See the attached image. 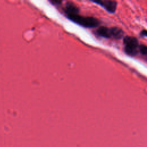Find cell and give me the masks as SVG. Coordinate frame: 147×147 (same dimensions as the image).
I'll use <instances>...</instances> for the list:
<instances>
[{"instance_id":"2","label":"cell","mask_w":147,"mask_h":147,"mask_svg":"<svg viewBox=\"0 0 147 147\" xmlns=\"http://www.w3.org/2000/svg\"><path fill=\"white\" fill-rule=\"evenodd\" d=\"M95 33L102 38L114 40H119L124 35L123 30L118 27H101L96 30Z\"/></svg>"},{"instance_id":"5","label":"cell","mask_w":147,"mask_h":147,"mask_svg":"<svg viewBox=\"0 0 147 147\" xmlns=\"http://www.w3.org/2000/svg\"><path fill=\"white\" fill-rule=\"evenodd\" d=\"M63 10L66 16L79 13V8L72 2H67L63 8Z\"/></svg>"},{"instance_id":"8","label":"cell","mask_w":147,"mask_h":147,"mask_svg":"<svg viewBox=\"0 0 147 147\" xmlns=\"http://www.w3.org/2000/svg\"><path fill=\"white\" fill-rule=\"evenodd\" d=\"M140 35H141V37H146V30H143V31H142L141 32V33H140Z\"/></svg>"},{"instance_id":"6","label":"cell","mask_w":147,"mask_h":147,"mask_svg":"<svg viewBox=\"0 0 147 147\" xmlns=\"http://www.w3.org/2000/svg\"><path fill=\"white\" fill-rule=\"evenodd\" d=\"M139 52L141 53V54L144 55V56H146L147 54V47L144 44H140L139 48Z\"/></svg>"},{"instance_id":"7","label":"cell","mask_w":147,"mask_h":147,"mask_svg":"<svg viewBox=\"0 0 147 147\" xmlns=\"http://www.w3.org/2000/svg\"><path fill=\"white\" fill-rule=\"evenodd\" d=\"M50 3H51L52 5H59L62 4V1H49Z\"/></svg>"},{"instance_id":"1","label":"cell","mask_w":147,"mask_h":147,"mask_svg":"<svg viewBox=\"0 0 147 147\" xmlns=\"http://www.w3.org/2000/svg\"><path fill=\"white\" fill-rule=\"evenodd\" d=\"M68 20L75 23L80 26L87 28H92L99 26L100 21L98 18L89 16H84L80 15L79 13L66 16Z\"/></svg>"},{"instance_id":"4","label":"cell","mask_w":147,"mask_h":147,"mask_svg":"<svg viewBox=\"0 0 147 147\" xmlns=\"http://www.w3.org/2000/svg\"><path fill=\"white\" fill-rule=\"evenodd\" d=\"M98 5L102 7L110 13H114L116 10L117 2L116 1H91Z\"/></svg>"},{"instance_id":"3","label":"cell","mask_w":147,"mask_h":147,"mask_svg":"<svg viewBox=\"0 0 147 147\" xmlns=\"http://www.w3.org/2000/svg\"><path fill=\"white\" fill-rule=\"evenodd\" d=\"M123 44L124 52L128 56L134 57L138 54L140 44L136 38L126 36L124 38Z\"/></svg>"}]
</instances>
